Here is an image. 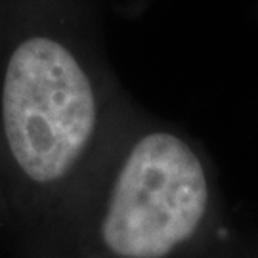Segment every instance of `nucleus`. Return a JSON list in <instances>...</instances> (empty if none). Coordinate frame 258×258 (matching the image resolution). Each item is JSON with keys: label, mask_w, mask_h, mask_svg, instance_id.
<instances>
[{"label": "nucleus", "mask_w": 258, "mask_h": 258, "mask_svg": "<svg viewBox=\"0 0 258 258\" xmlns=\"http://www.w3.org/2000/svg\"><path fill=\"white\" fill-rule=\"evenodd\" d=\"M103 122L102 84L69 40L33 31L14 42L0 75V138L23 194H65L96 153Z\"/></svg>", "instance_id": "nucleus-1"}, {"label": "nucleus", "mask_w": 258, "mask_h": 258, "mask_svg": "<svg viewBox=\"0 0 258 258\" xmlns=\"http://www.w3.org/2000/svg\"><path fill=\"white\" fill-rule=\"evenodd\" d=\"M224 235L214 178L201 151L165 126L140 130L119 151L94 211L102 258H187Z\"/></svg>", "instance_id": "nucleus-2"}]
</instances>
